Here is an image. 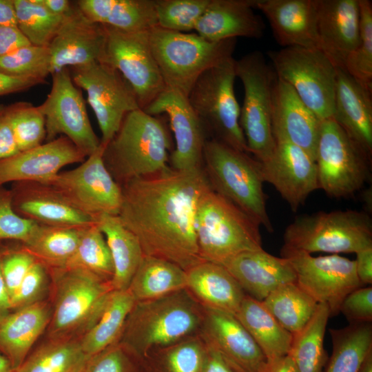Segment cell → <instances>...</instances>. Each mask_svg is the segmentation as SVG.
Segmentation results:
<instances>
[{"label": "cell", "mask_w": 372, "mask_h": 372, "mask_svg": "<svg viewBox=\"0 0 372 372\" xmlns=\"http://www.w3.org/2000/svg\"><path fill=\"white\" fill-rule=\"evenodd\" d=\"M105 41L104 25L90 21L75 2H72L48 46L51 74L69 66L100 62L103 56Z\"/></svg>", "instance_id": "ffe728a7"}, {"label": "cell", "mask_w": 372, "mask_h": 372, "mask_svg": "<svg viewBox=\"0 0 372 372\" xmlns=\"http://www.w3.org/2000/svg\"><path fill=\"white\" fill-rule=\"evenodd\" d=\"M52 76L50 92L39 105L45 120V141L65 136L87 157L99 148L101 140L90 123L82 92L74 83L68 68Z\"/></svg>", "instance_id": "e0dca14e"}, {"label": "cell", "mask_w": 372, "mask_h": 372, "mask_svg": "<svg viewBox=\"0 0 372 372\" xmlns=\"http://www.w3.org/2000/svg\"><path fill=\"white\" fill-rule=\"evenodd\" d=\"M280 255L291 265L297 284L318 303L327 304L331 316L338 314L344 298L362 285L354 260L338 254L313 256L283 246Z\"/></svg>", "instance_id": "2e32d148"}, {"label": "cell", "mask_w": 372, "mask_h": 372, "mask_svg": "<svg viewBox=\"0 0 372 372\" xmlns=\"http://www.w3.org/2000/svg\"><path fill=\"white\" fill-rule=\"evenodd\" d=\"M95 221L105 236L111 254L114 266L112 287L116 291L127 290L145 256L141 245L118 215H101Z\"/></svg>", "instance_id": "836d02e7"}, {"label": "cell", "mask_w": 372, "mask_h": 372, "mask_svg": "<svg viewBox=\"0 0 372 372\" xmlns=\"http://www.w3.org/2000/svg\"><path fill=\"white\" fill-rule=\"evenodd\" d=\"M372 92L344 69L337 68L332 118L370 160L372 156Z\"/></svg>", "instance_id": "484cf974"}, {"label": "cell", "mask_w": 372, "mask_h": 372, "mask_svg": "<svg viewBox=\"0 0 372 372\" xmlns=\"http://www.w3.org/2000/svg\"><path fill=\"white\" fill-rule=\"evenodd\" d=\"M17 28L33 45L48 47L63 16L49 12L39 0H14Z\"/></svg>", "instance_id": "ee69618b"}, {"label": "cell", "mask_w": 372, "mask_h": 372, "mask_svg": "<svg viewBox=\"0 0 372 372\" xmlns=\"http://www.w3.org/2000/svg\"><path fill=\"white\" fill-rule=\"evenodd\" d=\"M222 265L247 295L259 301H263L279 286L296 282L295 272L288 260L275 256L262 248L240 253Z\"/></svg>", "instance_id": "4316f807"}, {"label": "cell", "mask_w": 372, "mask_h": 372, "mask_svg": "<svg viewBox=\"0 0 372 372\" xmlns=\"http://www.w3.org/2000/svg\"><path fill=\"white\" fill-rule=\"evenodd\" d=\"M235 316L260 349L267 364L289 354L293 335L280 325L262 301L246 295Z\"/></svg>", "instance_id": "d6a6232c"}, {"label": "cell", "mask_w": 372, "mask_h": 372, "mask_svg": "<svg viewBox=\"0 0 372 372\" xmlns=\"http://www.w3.org/2000/svg\"><path fill=\"white\" fill-rule=\"evenodd\" d=\"M315 161L319 189L331 198L353 196L370 178L371 160L332 118L321 122Z\"/></svg>", "instance_id": "7c38bea8"}, {"label": "cell", "mask_w": 372, "mask_h": 372, "mask_svg": "<svg viewBox=\"0 0 372 372\" xmlns=\"http://www.w3.org/2000/svg\"><path fill=\"white\" fill-rule=\"evenodd\" d=\"M48 271L52 313L45 338L80 340L99 319L114 290L111 282L77 268Z\"/></svg>", "instance_id": "277c9868"}, {"label": "cell", "mask_w": 372, "mask_h": 372, "mask_svg": "<svg viewBox=\"0 0 372 372\" xmlns=\"http://www.w3.org/2000/svg\"><path fill=\"white\" fill-rule=\"evenodd\" d=\"M143 110L152 116L165 114L168 116L175 139V148L169 157L172 169L187 171L203 167L207 138L187 97L165 88Z\"/></svg>", "instance_id": "d6986e66"}, {"label": "cell", "mask_w": 372, "mask_h": 372, "mask_svg": "<svg viewBox=\"0 0 372 372\" xmlns=\"http://www.w3.org/2000/svg\"><path fill=\"white\" fill-rule=\"evenodd\" d=\"M86 156L67 137L60 136L0 161V185L19 181L47 183L61 169L81 163Z\"/></svg>", "instance_id": "44dd1931"}, {"label": "cell", "mask_w": 372, "mask_h": 372, "mask_svg": "<svg viewBox=\"0 0 372 372\" xmlns=\"http://www.w3.org/2000/svg\"><path fill=\"white\" fill-rule=\"evenodd\" d=\"M87 358L79 340L45 338L15 372H82Z\"/></svg>", "instance_id": "74e56055"}, {"label": "cell", "mask_w": 372, "mask_h": 372, "mask_svg": "<svg viewBox=\"0 0 372 372\" xmlns=\"http://www.w3.org/2000/svg\"><path fill=\"white\" fill-rule=\"evenodd\" d=\"M118 214L138 238L145 256L170 261L187 271L203 261L196 236V216L203 194L211 188L203 167H169L121 185Z\"/></svg>", "instance_id": "6da1fadb"}, {"label": "cell", "mask_w": 372, "mask_h": 372, "mask_svg": "<svg viewBox=\"0 0 372 372\" xmlns=\"http://www.w3.org/2000/svg\"><path fill=\"white\" fill-rule=\"evenodd\" d=\"M340 312L349 324L370 323L372 321V287H359L343 300Z\"/></svg>", "instance_id": "db71d44e"}, {"label": "cell", "mask_w": 372, "mask_h": 372, "mask_svg": "<svg viewBox=\"0 0 372 372\" xmlns=\"http://www.w3.org/2000/svg\"><path fill=\"white\" fill-rule=\"evenodd\" d=\"M235 72L244 88L239 122L248 152L258 161L264 162L272 155L276 145L271 116L277 76L259 51L236 60Z\"/></svg>", "instance_id": "30bf717a"}, {"label": "cell", "mask_w": 372, "mask_h": 372, "mask_svg": "<svg viewBox=\"0 0 372 372\" xmlns=\"http://www.w3.org/2000/svg\"><path fill=\"white\" fill-rule=\"evenodd\" d=\"M198 335L206 344L220 352L246 372H266L268 364L265 356L234 315L205 308Z\"/></svg>", "instance_id": "cb8c5ba5"}, {"label": "cell", "mask_w": 372, "mask_h": 372, "mask_svg": "<svg viewBox=\"0 0 372 372\" xmlns=\"http://www.w3.org/2000/svg\"><path fill=\"white\" fill-rule=\"evenodd\" d=\"M11 241H0V320L11 311L10 299L1 268V260L10 247Z\"/></svg>", "instance_id": "94428289"}, {"label": "cell", "mask_w": 372, "mask_h": 372, "mask_svg": "<svg viewBox=\"0 0 372 372\" xmlns=\"http://www.w3.org/2000/svg\"><path fill=\"white\" fill-rule=\"evenodd\" d=\"M359 372H372V352L364 360Z\"/></svg>", "instance_id": "003e7915"}, {"label": "cell", "mask_w": 372, "mask_h": 372, "mask_svg": "<svg viewBox=\"0 0 372 372\" xmlns=\"http://www.w3.org/2000/svg\"><path fill=\"white\" fill-rule=\"evenodd\" d=\"M29 44L18 28L0 25V57Z\"/></svg>", "instance_id": "680465c9"}, {"label": "cell", "mask_w": 372, "mask_h": 372, "mask_svg": "<svg viewBox=\"0 0 372 372\" xmlns=\"http://www.w3.org/2000/svg\"><path fill=\"white\" fill-rule=\"evenodd\" d=\"M210 0H155L157 26L188 33L195 28Z\"/></svg>", "instance_id": "7dc6e473"}, {"label": "cell", "mask_w": 372, "mask_h": 372, "mask_svg": "<svg viewBox=\"0 0 372 372\" xmlns=\"http://www.w3.org/2000/svg\"><path fill=\"white\" fill-rule=\"evenodd\" d=\"M235 61L230 57L204 72L194 84L187 100L208 139L249 153L234 93Z\"/></svg>", "instance_id": "ba28073f"}, {"label": "cell", "mask_w": 372, "mask_h": 372, "mask_svg": "<svg viewBox=\"0 0 372 372\" xmlns=\"http://www.w3.org/2000/svg\"><path fill=\"white\" fill-rule=\"evenodd\" d=\"M321 122L293 89L277 77L271 116L275 141L291 143L304 149L315 161Z\"/></svg>", "instance_id": "d4e9b609"}, {"label": "cell", "mask_w": 372, "mask_h": 372, "mask_svg": "<svg viewBox=\"0 0 372 372\" xmlns=\"http://www.w3.org/2000/svg\"><path fill=\"white\" fill-rule=\"evenodd\" d=\"M186 271L165 259L144 256L128 291L136 302L153 300L186 288Z\"/></svg>", "instance_id": "e575fe53"}, {"label": "cell", "mask_w": 372, "mask_h": 372, "mask_svg": "<svg viewBox=\"0 0 372 372\" xmlns=\"http://www.w3.org/2000/svg\"><path fill=\"white\" fill-rule=\"evenodd\" d=\"M255 9L265 14L282 48H318L317 0H256Z\"/></svg>", "instance_id": "83f0119b"}, {"label": "cell", "mask_w": 372, "mask_h": 372, "mask_svg": "<svg viewBox=\"0 0 372 372\" xmlns=\"http://www.w3.org/2000/svg\"><path fill=\"white\" fill-rule=\"evenodd\" d=\"M35 225L14 211L10 189L0 185V241L25 243Z\"/></svg>", "instance_id": "816d5d0a"}, {"label": "cell", "mask_w": 372, "mask_h": 372, "mask_svg": "<svg viewBox=\"0 0 372 372\" xmlns=\"http://www.w3.org/2000/svg\"><path fill=\"white\" fill-rule=\"evenodd\" d=\"M19 152L6 114V106L0 104V161Z\"/></svg>", "instance_id": "6f0895ef"}, {"label": "cell", "mask_w": 372, "mask_h": 372, "mask_svg": "<svg viewBox=\"0 0 372 372\" xmlns=\"http://www.w3.org/2000/svg\"><path fill=\"white\" fill-rule=\"evenodd\" d=\"M71 68L74 83L87 92L101 133V143L105 145L124 117L141 109L136 97L121 74L107 64L96 61Z\"/></svg>", "instance_id": "9a60e30c"}, {"label": "cell", "mask_w": 372, "mask_h": 372, "mask_svg": "<svg viewBox=\"0 0 372 372\" xmlns=\"http://www.w3.org/2000/svg\"><path fill=\"white\" fill-rule=\"evenodd\" d=\"M266 372H297L291 357L287 355L268 364Z\"/></svg>", "instance_id": "e7e4bbea"}, {"label": "cell", "mask_w": 372, "mask_h": 372, "mask_svg": "<svg viewBox=\"0 0 372 372\" xmlns=\"http://www.w3.org/2000/svg\"><path fill=\"white\" fill-rule=\"evenodd\" d=\"M355 271L361 284L372 283V247L363 249L355 253Z\"/></svg>", "instance_id": "91938a15"}, {"label": "cell", "mask_w": 372, "mask_h": 372, "mask_svg": "<svg viewBox=\"0 0 372 372\" xmlns=\"http://www.w3.org/2000/svg\"><path fill=\"white\" fill-rule=\"evenodd\" d=\"M205 308L187 289L135 302L118 341L141 356L149 351L198 335Z\"/></svg>", "instance_id": "7a4b0ae2"}, {"label": "cell", "mask_w": 372, "mask_h": 372, "mask_svg": "<svg viewBox=\"0 0 372 372\" xmlns=\"http://www.w3.org/2000/svg\"><path fill=\"white\" fill-rule=\"evenodd\" d=\"M104 27L106 41L100 62L121 74L144 110L166 88L151 49L149 31L127 32Z\"/></svg>", "instance_id": "5bb4252c"}, {"label": "cell", "mask_w": 372, "mask_h": 372, "mask_svg": "<svg viewBox=\"0 0 372 372\" xmlns=\"http://www.w3.org/2000/svg\"><path fill=\"white\" fill-rule=\"evenodd\" d=\"M0 25L17 28L14 0H0Z\"/></svg>", "instance_id": "6125c7cd"}, {"label": "cell", "mask_w": 372, "mask_h": 372, "mask_svg": "<svg viewBox=\"0 0 372 372\" xmlns=\"http://www.w3.org/2000/svg\"><path fill=\"white\" fill-rule=\"evenodd\" d=\"M82 372H147L144 358L118 341L89 357Z\"/></svg>", "instance_id": "681fc988"}, {"label": "cell", "mask_w": 372, "mask_h": 372, "mask_svg": "<svg viewBox=\"0 0 372 372\" xmlns=\"http://www.w3.org/2000/svg\"><path fill=\"white\" fill-rule=\"evenodd\" d=\"M318 48L337 68L360 41L359 0H317Z\"/></svg>", "instance_id": "603a6c76"}, {"label": "cell", "mask_w": 372, "mask_h": 372, "mask_svg": "<svg viewBox=\"0 0 372 372\" xmlns=\"http://www.w3.org/2000/svg\"><path fill=\"white\" fill-rule=\"evenodd\" d=\"M135 302L128 290L110 293L99 319L79 340L88 358L119 340Z\"/></svg>", "instance_id": "8d00e7d4"}, {"label": "cell", "mask_w": 372, "mask_h": 372, "mask_svg": "<svg viewBox=\"0 0 372 372\" xmlns=\"http://www.w3.org/2000/svg\"><path fill=\"white\" fill-rule=\"evenodd\" d=\"M271 66L320 121L331 118L337 68L318 48L287 47L269 51Z\"/></svg>", "instance_id": "8fae6325"}, {"label": "cell", "mask_w": 372, "mask_h": 372, "mask_svg": "<svg viewBox=\"0 0 372 372\" xmlns=\"http://www.w3.org/2000/svg\"><path fill=\"white\" fill-rule=\"evenodd\" d=\"M50 290V276L48 269L35 260L10 297L11 311L48 299Z\"/></svg>", "instance_id": "f907efd6"}, {"label": "cell", "mask_w": 372, "mask_h": 372, "mask_svg": "<svg viewBox=\"0 0 372 372\" xmlns=\"http://www.w3.org/2000/svg\"><path fill=\"white\" fill-rule=\"evenodd\" d=\"M187 290L205 308L236 315L247 295L222 265L202 261L186 271Z\"/></svg>", "instance_id": "4dcf8cb0"}, {"label": "cell", "mask_w": 372, "mask_h": 372, "mask_svg": "<svg viewBox=\"0 0 372 372\" xmlns=\"http://www.w3.org/2000/svg\"><path fill=\"white\" fill-rule=\"evenodd\" d=\"M262 302L280 325L293 335L309 322L318 304L296 282L279 286Z\"/></svg>", "instance_id": "f35d334b"}, {"label": "cell", "mask_w": 372, "mask_h": 372, "mask_svg": "<svg viewBox=\"0 0 372 372\" xmlns=\"http://www.w3.org/2000/svg\"><path fill=\"white\" fill-rule=\"evenodd\" d=\"M283 247L309 254L356 253L372 247V220L356 210L302 215L285 229Z\"/></svg>", "instance_id": "9c48e42d"}, {"label": "cell", "mask_w": 372, "mask_h": 372, "mask_svg": "<svg viewBox=\"0 0 372 372\" xmlns=\"http://www.w3.org/2000/svg\"><path fill=\"white\" fill-rule=\"evenodd\" d=\"M205 344V352L200 372H246L220 352Z\"/></svg>", "instance_id": "11a10c76"}, {"label": "cell", "mask_w": 372, "mask_h": 372, "mask_svg": "<svg viewBox=\"0 0 372 372\" xmlns=\"http://www.w3.org/2000/svg\"><path fill=\"white\" fill-rule=\"evenodd\" d=\"M360 41L347 56L343 69L365 89L372 92V2L359 0Z\"/></svg>", "instance_id": "bcb514c9"}, {"label": "cell", "mask_w": 372, "mask_h": 372, "mask_svg": "<svg viewBox=\"0 0 372 372\" xmlns=\"http://www.w3.org/2000/svg\"><path fill=\"white\" fill-rule=\"evenodd\" d=\"M91 21L127 32H148L157 26L155 0H78Z\"/></svg>", "instance_id": "1f68e13d"}, {"label": "cell", "mask_w": 372, "mask_h": 372, "mask_svg": "<svg viewBox=\"0 0 372 372\" xmlns=\"http://www.w3.org/2000/svg\"><path fill=\"white\" fill-rule=\"evenodd\" d=\"M0 72L45 80L51 74L48 47L29 44L0 57Z\"/></svg>", "instance_id": "c3c4849f"}, {"label": "cell", "mask_w": 372, "mask_h": 372, "mask_svg": "<svg viewBox=\"0 0 372 372\" xmlns=\"http://www.w3.org/2000/svg\"><path fill=\"white\" fill-rule=\"evenodd\" d=\"M81 228L36 223L29 239L21 245L47 268H63L74 254Z\"/></svg>", "instance_id": "d590c367"}, {"label": "cell", "mask_w": 372, "mask_h": 372, "mask_svg": "<svg viewBox=\"0 0 372 372\" xmlns=\"http://www.w3.org/2000/svg\"><path fill=\"white\" fill-rule=\"evenodd\" d=\"M35 260L21 242H10L1 263V273L10 299Z\"/></svg>", "instance_id": "f5cc1de1"}, {"label": "cell", "mask_w": 372, "mask_h": 372, "mask_svg": "<svg viewBox=\"0 0 372 372\" xmlns=\"http://www.w3.org/2000/svg\"><path fill=\"white\" fill-rule=\"evenodd\" d=\"M328 306L318 303L316 312L298 333L293 335L289 355L297 372H322L327 357L324 338L329 318Z\"/></svg>", "instance_id": "ab89813d"}, {"label": "cell", "mask_w": 372, "mask_h": 372, "mask_svg": "<svg viewBox=\"0 0 372 372\" xmlns=\"http://www.w3.org/2000/svg\"><path fill=\"white\" fill-rule=\"evenodd\" d=\"M255 3L256 0H210L194 30L210 41L259 39L264 34L265 24L254 11Z\"/></svg>", "instance_id": "f1b7e54d"}, {"label": "cell", "mask_w": 372, "mask_h": 372, "mask_svg": "<svg viewBox=\"0 0 372 372\" xmlns=\"http://www.w3.org/2000/svg\"><path fill=\"white\" fill-rule=\"evenodd\" d=\"M104 147L101 143L79 166L61 171L45 183L74 207L94 220L101 215H118L122 203L121 187L103 160Z\"/></svg>", "instance_id": "4fadbf2b"}, {"label": "cell", "mask_w": 372, "mask_h": 372, "mask_svg": "<svg viewBox=\"0 0 372 372\" xmlns=\"http://www.w3.org/2000/svg\"><path fill=\"white\" fill-rule=\"evenodd\" d=\"M0 372H15L10 361L1 353Z\"/></svg>", "instance_id": "03108f58"}, {"label": "cell", "mask_w": 372, "mask_h": 372, "mask_svg": "<svg viewBox=\"0 0 372 372\" xmlns=\"http://www.w3.org/2000/svg\"><path fill=\"white\" fill-rule=\"evenodd\" d=\"M272 155L260 162L264 182L271 184L296 211L319 189L316 161L302 148L276 140Z\"/></svg>", "instance_id": "ac0fdd59"}, {"label": "cell", "mask_w": 372, "mask_h": 372, "mask_svg": "<svg viewBox=\"0 0 372 372\" xmlns=\"http://www.w3.org/2000/svg\"><path fill=\"white\" fill-rule=\"evenodd\" d=\"M65 267L80 269L111 282L114 276L111 254L96 223L81 228L76 249Z\"/></svg>", "instance_id": "7bdbcfd3"}, {"label": "cell", "mask_w": 372, "mask_h": 372, "mask_svg": "<svg viewBox=\"0 0 372 372\" xmlns=\"http://www.w3.org/2000/svg\"><path fill=\"white\" fill-rule=\"evenodd\" d=\"M46 83L44 79L12 76L0 72V96L25 91L32 87Z\"/></svg>", "instance_id": "9f6ffc18"}, {"label": "cell", "mask_w": 372, "mask_h": 372, "mask_svg": "<svg viewBox=\"0 0 372 372\" xmlns=\"http://www.w3.org/2000/svg\"><path fill=\"white\" fill-rule=\"evenodd\" d=\"M151 49L166 88L187 98L207 70L232 57L237 39L208 41L198 34L155 26L149 31Z\"/></svg>", "instance_id": "8992f818"}, {"label": "cell", "mask_w": 372, "mask_h": 372, "mask_svg": "<svg viewBox=\"0 0 372 372\" xmlns=\"http://www.w3.org/2000/svg\"><path fill=\"white\" fill-rule=\"evenodd\" d=\"M333 351L326 372H359L372 352V325L349 324L340 329H329Z\"/></svg>", "instance_id": "60d3db41"}, {"label": "cell", "mask_w": 372, "mask_h": 372, "mask_svg": "<svg viewBox=\"0 0 372 372\" xmlns=\"http://www.w3.org/2000/svg\"><path fill=\"white\" fill-rule=\"evenodd\" d=\"M205 344L198 335L148 351L147 372H200Z\"/></svg>", "instance_id": "b9f144b4"}, {"label": "cell", "mask_w": 372, "mask_h": 372, "mask_svg": "<svg viewBox=\"0 0 372 372\" xmlns=\"http://www.w3.org/2000/svg\"><path fill=\"white\" fill-rule=\"evenodd\" d=\"M10 189L14 211L37 224L82 227L96 223L74 207L48 183L19 181L12 183Z\"/></svg>", "instance_id": "7402d4cb"}, {"label": "cell", "mask_w": 372, "mask_h": 372, "mask_svg": "<svg viewBox=\"0 0 372 372\" xmlns=\"http://www.w3.org/2000/svg\"><path fill=\"white\" fill-rule=\"evenodd\" d=\"M6 114L19 152L44 143L45 120L39 105L17 102L6 106Z\"/></svg>", "instance_id": "f6af8a7d"}, {"label": "cell", "mask_w": 372, "mask_h": 372, "mask_svg": "<svg viewBox=\"0 0 372 372\" xmlns=\"http://www.w3.org/2000/svg\"><path fill=\"white\" fill-rule=\"evenodd\" d=\"M170 140L158 116L141 109L129 112L105 145L103 160L120 185L159 173L169 167Z\"/></svg>", "instance_id": "3957f363"}, {"label": "cell", "mask_w": 372, "mask_h": 372, "mask_svg": "<svg viewBox=\"0 0 372 372\" xmlns=\"http://www.w3.org/2000/svg\"><path fill=\"white\" fill-rule=\"evenodd\" d=\"M51 13L64 16L70 10L72 3L68 0H39Z\"/></svg>", "instance_id": "be15d7a7"}, {"label": "cell", "mask_w": 372, "mask_h": 372, "mask_svg": "<svg viewBox=\"0 0 372 372\" xmlns=\"http://www.w3.org/2000/svg\"><path fill=\"white\" fill-rule=\"evenodd\" d=\"M249 154L217 140L207 139L203 151L204 170L215 192L272 232L261 163Z\"/></svg>", "instance_id": "5b68a950"}, {"label": "cell", "mask_w": 372, "mask_h": 372, "mask_svg": "<svg viewBox=\"0 0 372 372\" xmlns=\"http://www.w3.org/2000/svg\"><path fill=\"white\" fill-rule=\"evenodd\" d=\"M260 227L210 188L200 198L196 216V241L201 259L223 265L240 253L262 249Z\"/></svg>", "instance_id": "52a82bcc"}, {"label": "cell", "mask_w": 372, "mask_h": 372, "mask_svg": "<svg viewBox=\"0 0 372 372\" xmlns=\"http://www.w3.org/2000/svg\"><path fill=\"white\" fill-rule=\"evenodd\" d=\"M49 298L11 311L0 320V353L16 371L45 333L50 320Z\"/></svg>", "instance_id": "f546056e"}]
</instances>
